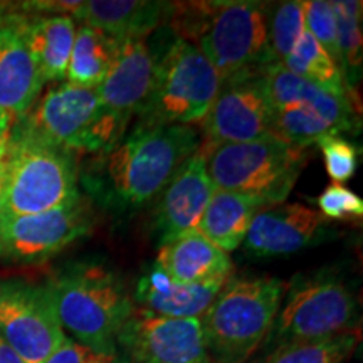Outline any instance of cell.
Masks as SVG:
<instances>
[{"mask_svg":"<svg viewBox=\"0 0 363 363\" xmlns=\"http://www.w3.org/2000/svg\"><path fill=\"white\" fill-rule=\"evenodd\" d=\"M16 11L21 34L43 79H65L76 38V21L71 16L24 13L17 7Z\"/></svg>","mask_w":363,"mask_h":363,"instance_id":"obj_22","label":"cell"},{"mask_svg":"<svg viewBox=\"0 0 363 363\" xmlns=\"http://www.w3.org/2000/svg\"><path fill=\"white\" fill-rule=\"evenodd\" d=\"M335 19H337V35L340 49V67L350 88L362 79L363 44H362V11L363 4L355 0L331 2Z\"/></svg>","mask_w":363,"mask_h":363,"instance_id":"obj_26","label":"cell"},{"mask_svg":"<svg viewBox=\"0 0 363 363\" xmlns=\"http://www.w3.org/2000/svg\"><path fill=\"white\" fill-rule=\"evenodd\" d=\"M98 89L62 83L48 89L29 113L16 121L12 136L98 155Z\"/></svg>","mask_w":363,"mask_h":363,"instance_id":"obj_9","label":"cell"},{"mask_svg":"<svg viewBox=\"0 0 363 363\" xmlns=\"http://www.w3.org/2000/svg\"><path fill=\"white\" fill-rule=\"evenodd\" d=\"M320 214L331 220H355L363 216V201L345 185L331 184L318 197Z\"/></svg>","mask_w":363,"mask_h":363,"instance_id":"obj_32","label":"cell"},{"mask_svg":"<svg viewBox=\"0 0 363 363\" xmlns=\"http://www.w3.org/2000/svg\"><path fill=\"white\" fill-rule=\"evenodd\" d=\"M0 363H24L2 337H0Z\"/></svg>","mask_w":363,"mask_h":363,"instance_id":"obj_35","label":"cell"},{"mask_svg":"<svg viewBox=\"0 0 363 363\" xmlns=\"http://www.w3.org/2000/svg\"><path fill=\"white\" fill-rule=\"evenodd\" d=\"M6 180V179H4ZM2 187H4V182H0V194H2Z\"/></svg>","mask_w":363,"mask_h":363,"instance_id":"obj_39","label":"cell"},{"mask_svg":"<svg viewBox=\"0 0 363 363\" xmlns=\"http://www.w3.org/2000/svg\"><path fill=\"white\" fill-rule=\"evenodd\" d=\"M264 74L267 94L274 110L289 104H299L325 118L340 135L357 130L360 111L352 101L294 74L281 62L267 66Z\"/></svg>","mask_w":363,"mask_h":363,"instance_id":"obj_19","label":"cell"},{"mask_svg":"<svg viewBox=\"0 0 363 363\" xmlns=\"http://www.w3.org/2000/svg\"><path fill=\"white\" fill-rule=\"evenodd\" d=\"M326 219L303 203H278L254 216L244 249L257 257L283 256L311 246L323 230Z\"/></svg>","mask_w":363,"mask_h":363,"instance_id":"obj_17","label":"cell"},{"mask_svg":"<svg viewBox=\"0 0 363 363\" xmlns=\"http://www.w3.org/2000/svg\"><path fill=\"white\" fill-rule=\"evenodd\" d=\"M174 2L153 0H89L81 2L72 19L110 35L118 43L147 39L153 30L167 26Z\"/></svg>","mask_w":363,"mask_h":363,"instance_id":"obj_18","label":"cell"},{"mask_svg":"<svg viewBox=\"0 0 363 363\" xmlns=\"http://www.w3.org/2000/svg\"><path fill=\"white\" fill-rule=\"evenodd\" d=\"M269 6L252 0L174 4L167 26L177 38L197 45L224 81L276 62L267 35Z\"/></svg>","mask_w":363,"mask_h":363,"instance_id":"obj_2","label":"cell"},{"mask_svg":"<svg viewBox=\"0 0 363 363\" xmlns=\"http://www.w3.org/2000/svg\"><path fill=\"white\" fill-rule=\"evenodd\" d=\"M266 69L244 72L220 81V89L201 121V150L246 143L272 135V108Z\"/></svg>","mask_w":363,"mask_h":363,"instance_id":"obj_13","label":"cell"},{"mask_svg":"<svg viewBox=\"0 0 363 363\" xmlns=\"http://www.w3.org/2000/svg\"><path fill=\"white\" fill-rule=\"evenodd\" d=\"M116 358V353H98L69 337H65L44 363H113Z\"/></svg>","mask_w":363,"mask_h":363,"instance_id":"obj_33","label":"cell"},{"mask_svg":"<svg viewBox=\"0 0 363 363\" xmlns=\"http://www.w3.org/2000/svg\"><path fill=\"white\" fill-rule=\"evenodd\" d=\"M281 65L294 74L311 81L313 84L320 86V88L330 91L340 98L348 99L355 106L360 104L357 91H353L348 86L340 66L308 30L301 35L291 54Z\"/></svg>","mask_w":363,"mask_h":363,"instance_id":"obj_25","label":"cell"},{"mask_svg":"<svg viewBox=\"0 0 363 363\" xmlns=\"http://www.w3.org/2000/svg\"><path fill=\"white\" fill-rule=\"evenodd\" d=\"M305 33V0L271 4L267 35L276 62H284Z\"/></svg>","mask_w":363,"mask_h":363,"instance_id":"obj_29","label":"cell"},{"mask_svg":"<svg viewBox=\"0 0 363 363\" xmlns=\"http://www.w3.org/2000/svg\"><path fill=\"white\" fill-rule=\"evenodd\" d=\"M272 135L294 147L308 148L320 142L323 136L340 135L333 125L321 118L310 108L289 104L274 110L272 118Z\"/></svg>","mask_w":363,"mask_h":363,"instance_id":"obj_28","label":"cell"},{"mask_svg":"<svg viewBox=\"0 0 363 363\" xmlns=\"http://www.w3.org/2000/svg\"><path fill=\"white\" fill-rule=\"evenodd\" d=\"M0 337L24 363L48 360L66 337L51 286L0 279Z\"/></svg>","mask_w":363,"mask_h":363,"instance_id":"obj_11","label":"cell"},{"mask_svg":"<svg viewBox=\"0 0 363 363\" xmlns=\"http://www.w3.org/2000/svg\"><path fill=\"white\" fill-rule=\"evenodd\" d=\"M203 153L214 190L247 195L267 207L284 203L308 162V148L274 135L220 145Z\"/></svg>","mask_w":363,"mask_h":363,"instance_id":"obj_6","label":"cell"},{"mask_svg":"<svg viewBox=\"0 0 363 363\" xmlns=\"http://www.w3.org/2000/svg\"><path fill=\"white\" fill-rule=\"evenodd\" d=\"M113 363H130V362L128 360H120V358H116V360Z\"/></svg>","mask_w":363,"mask_h":363,"instance_id":"obj_38","label":"cell"},{"mask_svg":"<svg viewBox=\"0 0 363 363\" xmlns=\"http://www.w3.org/2000/svg\"><path fill=\"white\" fill-rule=\"evenodd\" d=\"M360 305L353 289L333 269L296 276L284 291L278 316L266 338V350L355 333Z\"/></svg>","mask_w":363,"mask_h":363,"instance_id":"obj_5","label":"cell"},{"mask_svg":"<svg viewBox=\"0 0 363 363\" xmlns=\"http://www.w3.org/2000/svg\"><path fill=\"white\" fill-rule=\"evenodd\" d=\"M0 219L40 214L79 197L76 153L12 136Z\"/></svg>","mask_w":363,"mask_h":363,"instance_id":"obj_8","label":"cell"},{"mask_svg":"<svg viewBox=\"0 0 363 363\" xmlns=\"http://www.w3.org/2000/svg\"><path fill=\"white\" fill-rule=\"evenodd\" d=\"M94 225L96 212L83 195L40 214L0 219V261L40 264L89 235Z\"/></svg>","mask_w":363,"mask_h":363,"instance_id":"obj_10","label":"cell"},{"mask_svg":"<svg viewBox=\"0 0 363 363\" xmlns=\"http://www.w3.org/2000/svg\"><path fill=\"white\" fill-rule=\"evenodd\" d=\"M305 24L308 33L316 39V43L340 66L337 19H335L331 2H326V0H305Z\"/></svg>","mask_w":363,"mask_h":363,"instance_id":"obj_30","label":"cell"},{"mask_svg":"<svg viewBox=\"0 0 363 363\" xmlns=\"http://www.w3.org/2000/svg\"><path fill=\"white\" fill-rule=\"evenodd\" d=\"M116 342L130 363H211L202 318H169L138 308Z\"/></svg>","mask_w":363,"mask_h":363,"instance_id":"obj_14","label":"cell"},{"mask_svg":"<svg viewBox=\"0 0 363 363\" xmlns=\"http://www.w3.org/2000/svg\"><path fill=\"white\" fill-rule=\"evenodd\" d=\"M6 7H7V4H6V2H0V13H2L4 11H6Z\"/></svg>","mask_w":363,"mask_h":363,"instance_id":"obj_37","label":"cell"},{"mask_svg":"<svg viewBox=\"0 0 363 363\" xmlns=\"http://www.w3.org/2000/svg\"><path fill=\"white\" fill-rule=\"evenodd\" d=\"M6 172H7V163L4 160L0 163V182H4V179H6Z\"/></svg>","mask_w":363,"mask_h":363,"instance_id":"obj_36","label":"cell"},{"mask_svg":"<svg viewBox=\"0 0 363 363\" xmlns=\"http://www.w3.org/2000/svg\"><path fill=\"white\" fill-rule=\"evenodd\" d=\"M212 194L214 185L207 172L206 153L199 148L158 195L153 217L160 246L197 230Z\"/></svg>","mask_w":363,"mask_h":363,"instance_id":"obj_15","label":"cell"},{"mask_svg":"<svg viewBox=\"0 0 363 363\" xmlns=\"http://www.w3.org/2000/svg\"><path fill=\"white\" fill-rule=\"evenodd\" d=\"M62 330L98 353H116V337L135 306L123 281L99 262H78L51 283Z\"/></svg>","mask_w":363,"mask_h":363,"instance_id":"obj_4","label":"cell"},{"mask_svg":"<svg viewBox=\"0 0 363 363\" xmlns=\"http://www.w3.org/2000/svg\"><path fill=\"white\" fill-rule=\"evenodd\" d=\"M155 264L177 283L192 284L229 279L233 259L197 230L162 244Z\"/></svg>","mask_w":363,"mask_h":363,"instance_id":"obj_21","label":"cell"},{"mask_svg":"<svg viewBox=\"0 0 363 363\" xmlns=\"http://www.w3.org/2000/svg\"><path fill=\"white\" fill-rule=\"evenodd\" d=\"M13 125H16L13 116L0 108V163L6 160L9 148H11Z\"/></svg>","mask_w":363,"mask_h":363,"instance_id":"obj_34","label":"cell"},{"mask_svg":"<svg viewBox=\"0 0 363 363\" xmlns=\"http://www.w3.org/2000/svg\"><path fill=\"white\" fill-rule=\"evenodd\" d=\"M147 101L138 113L142 125L201 123L220 89V78L197 45L174 35L160 56Z\"/></svg>","mask_w":363,"mask_h":363,"instance_id":"obj_7","label":"cell"},{"mask_svg":"<svg viewBox=\"0 0 363 363\" xmlns=\"http://www.w3.org/2000/svg\"><path fill=\"white\" fill-rule=\"evenodd\" d=\"M118 40L89 26L76 29L74 44L67 62V83L98 89L111 69L118 51Z\"/></svg>","mask_w":363,"mask_h":363,"instance_id":"obj_24","label":"cell"},{"mask_svg":"<svg viewBox=\"0 0 363 363\" xmlns=\"http://www.w3.org/2000/svg\"><path fill=\"white\" fill-rule=\"evenodd\" d=\"M358 342V333H343L315 342L284 345L267 352L259 363H345L357 350Z\"/></svg>","mask_w":363,"mask_h":363,"instance_id":"obj_27","label":"cell"},{"mask_svg":"<svg viewBox=\"0 0 363 363\" xmlns=\"http://www.w3.org/2000/svg\"><path fill=\"white\" fill-rule=\"evenodd\" d=\"M323 155L326 172L335 184L343 185L355 175L358 169L357 147L342 135H328L318 142Z\"/></svg>","mask_w":363,"mask_h":363,"instance_id":"obj_31","label":"cell"},{"mask_svg":"<svg viewBox=\"0 0 363 363\" xmlns=\"http://www.w3.org/2000/svg\"><path fill=\"white\" fill-rule=\"evenodd\" d=\"M261 201L225 190H214L197 233L224 252H233L246 239L254 216L264 208Z\"/></svg>","mask_w":363,"mask_h":363,"instance_id":"obj_23","label":"cell"},{"mask_svg":"<svg viewBox=\"0 0 363 363\" xmlns=\"http://www.w3.org/2000/svg\"><path fill=\"white\" fill-rule=\"evenodd\" d=\"M286 283L272 276L229 278L202 316L211 363H247L266 342Z\"/></svg>","mask_w":363,"mask_h":363,"instance_id":"obj_3","label":"cell"},{"mask_svg":"<svg viewBox=\"0 0 363 363\" xmlns=\"http://www.w3.org/2000/svg\"><path fill=\"white\" fill-rule=\"evenodd\" d=\"M201 148L194 126L142 125L83 174L91 197L113 212H131L157 199L177 170Z\"/></svg>","mask_w":363,"mask_h":363,"instance_id":"obj_1","label":"cell"},{"mask_svg":"<svg viewBox=\"0 0 363 363\" xmlns=\"http://www.w3.org/2000/svg\"><path fill=\"white\" fill-rule=\"evenodd\" d=\"M155 72V59L147 39L118 44L111 69L98 88L99 153L108 152L126 136V128L147 101ZM98 153V155H99Z\"/></svg>","mask_w":363,"mask_h":363,"instance_id":"obj_12","label":"cell"},{"mask_svg":"<svg viewBox=\"0 0 363 363\" xmlns=\"http://www.w3.org/2000/svg\"><path fill=\"white\" fill-rule=\"evenodd\" d=\"M44 83L21 34L16 7L7 4L0 13V108L21 120L38 101Z\"/></svg>","mask_w":363,"mask_h":363,"instance_id":"obj_16","label":"cell"},{"mask_svg":"<svg viewBox=\"0 0 363 363\" xmlns=\"http://www.w3.org/2000/svg\"><path fill=\"white\" fill-rule=\"evenodd\" d=\"M227 279L184 284L170 279L153 264L136 284L135 301L140 310L169 318H202Z\"/></svg>","mask_w":363,"mask_h":363,"instance_id":"obj_20","label":"cell"}]
</instances>
